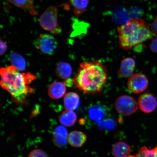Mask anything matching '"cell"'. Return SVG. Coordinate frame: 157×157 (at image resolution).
Returning a JSON list of instances; mask_svg holds the SVG:
<instances>
[{
  "label": "cell",
  "mask_w": 157,
  "mask_h": 157,
  "mask_svg": "<svg viewBox=\"0 0 157 157\" xmlns=\"http://www.w3.org/2000/svg\"><path fill=\"white\" fill-rule=\"evenodd\" d=\"M138 105L141 111L146 113L154 111L157 107V101L152 94L146 93L142 94L138 99Z\"/></svg>",
  "instance_id": "ba28073f"
},
{
  "label": "cell",
  "mask_w": 157,
  "mask_h": 157,
  "mask_svg": "<svg viewBox=\"0 0 157 157\" xmlns=\"http://www.w3.org/2000/svg\"><path fill=\"white\" fill-rule=\"evenodd\" d=\"M1 85L12 96L13 101L18 105L26 103L27 98L34 90L29 85L36 76L30 73H21L13 66L1 69Z\"/></svg>",
  "instance_id": "6da1fadb"
},
{
  "label": "cell",
  "mask_w": 157,
  "mask_h": 157,
  "mask_svg": "<svg viewBox=\"0 0 157 157\" xmlns=\"http://www.w3.org/2000/svg\"><path fill=\"white\" fill-rule=\"evenodd\" d=\"M85 120L83 119H80L79 121V123L80 125H83L84 124Z\"/></svg>",
  "instance_id": "4316f807"
},
{
  "label": "cell",
  "mask_w": 157,
  "mask_h": 157,
  "mask_svg": "<svg viewBox=\"0 0 157 157\" xmlns=\"http://www.w3.org/2000/svg\"><path fill=\"white\" fill-rule=\"evenodd\" d=\"M0 45H1V56L4 54L6 51L7 48V44L2 40H1L0 41Z\"/></svg>",
  "instance_id": "d4e9b609"
},
{
  "label": "cell",
  "mask_w": 157,
  "mask_h": 157,
  "mask_svg": "<svg viewBox=\"0 0 157 157\" xmlns=\"http://www.w3.org/2000/svg\"><path fill=\"white\" fill-rule=\"evenodd\" d=\"M135 68V62L133 59L127 58L121 62L118 75L121 78H128L132 75Z\"/></svg>",
  "instance_id": "30bf717a"
},
{
  "label": "cell",
  "mask_w": 157,
  "mask_h": 157,
  "mask_svg": "<svg viewBox=\"0 0 157 157\" xmlns=\"http://www.w3.org/2000/svg\"><path fill=\"white\" fill-rule=\"evenodd\" d=\"M17 7L28 11L32 15H38V12L35 7L32 0H6Z\"/></svg>",
  "instance_id": "5bb4252c"
},
{
  "label": "cell",
  "mask_w": 157,
  "mask_h": 157,
  "mask_svg": "<svg viewBox=\"0 0 157 157\" xmlns=\"http://www.w3.org/2000/svg\"><path fill=\"white\" fill-rule=\"evenodd\" d=\"M72 68L70 65L66 63L59 62L56 66V73L59 78L63 79L68 78L71 76Z\"/></svg>",
  "instance_id": "ac0fdd59"
},
{
  "label": "cell",
  "mask_w": 157,
  "mask_h": 157,
  "mask_svg": "<svg viewBox=\"0 0 157 157\" xmlns=\"http://www.w3.org/2000/svg\"><path fill=\"white\" fill-rule=\"evenodd\" d=\"M35 48L44 53L52 55L54 54L57 47L58 43L52 35L41 34L34 41Z\"/></svg>",
  "instance_id": "5b68a950"
},
{
  "label": "cell",
  "mask_w": 157,
  "mask_h": 157,
  "mask_svg": "<svg viewBox=\"0 0 157 157\" xmlns=\"http://www.w3.org/2000/svg\"><path fill=\"white\" fill-rule=\"evenodd\" d=\"M127 157H157V147L150 150L146 147H143L139 149L136 155Z\"/></svg>",
  "instance_id": "44dd1931"
},
{
  "label": "cell",
  "mask_w": 157,
  "mask_h": 157,
  "mask_svg": "<svg viewBox=\"0 0 157 157\" xmlns=\"http://www.w3.org/2000/svg\"><path fill=\"white\" fill-rule=\"evenodd\" d=\"M90 0H70V5L73 7L75 15L79 17L87 9L89 5Z\"/></svg>",
  "instance_id": "d6986e66"
},
{
  "label": "cell",
  "mask_w": 157,
  "mask_h": 157,
  "mask_svg": "<svg viewBox=\"0 0 157 157\" xmlns=\"http://www.w3.org/2000/svg\"><path fill=\"white\" fill-rule=\"evenodd\" d=\"M148 86V78L144 74H136L131 76L128 82V87L132 93L139 94L144 91Z\"/></svg>",
  "instance_id": "52a82bcc"
},
{
  "label": "cell",
  "mask_w": 157,
  "mask_h": 157,
  "mask_svg": "<svg viewBox=\"0 0 157 157\" xmlns=\"http://www.w3.org/2000/svg\"><path fill=\"white\" fill-rule=\"evenodd\" d=\"M117 32L119 44L125 50L150 40L154 36L146 21L141 19L127 21L119 27Z\"/></svg>",
  "instance_id": "3957f363"
},
{
  "label": "cell",
  "mask_w": 157,
  "mask_h": 157,
  "mask_svg": "<svg viewBox=\"0 0 157 157\" xmlns=\"http://www.w3.org/2000/svg\"><path fill=\"white\" fill-rule=\"evenodd\" d=\"M76 113L73 111L66 110L60 114L59 120L61 124L66 127L73 126L77 120Z\"/></svg>",
  "instance_id": "e0dca14e"
},
{
  "label": "cell",
  "mask_w": 157,
  "mask_h": 157,
  "mask_svg": "<svg viewBox=\"0 0 157 157\" xmlns=\"http://www.w3.org/2000/svg\"><path fill=\"white\" fill-rule=\"evenodd\" d=\"M79 96L76 93L70 92L64 98V105L66 110L73 111L77 109L80 105Z\"/></svg>",
  "instance_id": "9a60e30c"
},
{
  "label": "cell",
  "mask_w": 157,
  "mask_h": 157,
  "mask_svg": "<svg viewBox=\"0 0 157 157\" xmlns=\"http://www.w3.org/2000/svg\"><path fill=\"white\" fill-rule=\"evenodd\" d=\"M10 60L13 66L19 71H23L26 68V63L22 56L16 52H13L10 55Z\"/></svg>",
  "instance_id": "ffe728a7"
},
{
  "label": "cell",
  "mask_w": 157,
  "mask_h": 157,
  "mask_svg": "<svg viewBox=\"0 0 157 157\" xmlns=\"http://www.w3.org/2000/svg\"><path fill=\"white\" fill-rule=\"evenodd\" d=\"M150 48L152 52L157 53V38L153 39L150 44Z\"/></svg>",
  "instance_id": "cb8c5ba5"
},
{
  "label": "cell",
  "mask_w": 157,
  "mask_h": 157,
  "mask_svg": "<svg viewBox=\"0 0 157 157\" xmlns=\"http://www.w3.org/2000/svg\"><path fill=\"white\" fill-rule=\"evenodd\" d=\"M107 114V110L103 106L95 105L90 108L88 115L92 121L98 122L102 120Z\"/></svg>",
  "instance_id": "2e32d148"
},
{
  "label": "cell",
  "mask_w": 157,
  "mask_h": 157,
  "mask_svg": "<svg viewBox=\"0 0 157 157\" xmlns=\"http://www.w3.org/2000/svg\"><path fill=\"white\" fill-rule=\"evenodd\" d=\"M58 10L54 6L49 7L40 16L39 23L43 29L54 34L62 32V29L58 22Z\"/></svg>",
  "instance_id": "277c9868"
},
{
  "label": "cell",
  "mask_w": 157,
  "mask_h": 157,
  "mask_svg": "<svg viewBox=\"0 0 157 157\" xmlns=\"http://www.w3.org/2000/svg\"><path fill=\"white\" fill-rule=\"evenodd\" d=\"M151 31L154 34L157 35V16L155 18L152 23Z\"/></svg>",
  "instance_id": "484cf974"
},
{
  "label": "cell",
  "mask_w": 157,
  "mask_h": 157,
  "mask_svg": "<svg viewBox=\"0 0 157 157\" xmlns=\"http://www.w3.org/2000/svg\"><path fill=\"white\" fill-rule=\"evenodd\" d=\"M98 122L97 125L98 128L101 129L112 130L114 128L115 126V121L112 119H108L105 121L101 120Z\"/></svg>",
  "instance_id": "7402d4cb"
},
{
  "label": "cell",
  "mask_w": 157,
  "mask_h": 157,
  "mask_svg": "<svg viewBox=\"0 0 157 157\" xmlns=\"http://www.w3.org/2000/svg\"><path fill=\"white\" fill-rule=\"evenodd\" d=\"M28 157H48L46 153L40 149H35L29 153Z\"/></svg>",
  "instance_id": "603a6c76"
},
{
  "label": "cell",
  "mask_w": 157,
  "mask_h": 157,
  "mask_svg": "<svg viewBox=\"0 0 157 157\" xmlns=\"http://www.w3.org/2000/svg\"><path fill=\"white\" fill-rule=\"evenodd\" d=\"M107 80L106 68L99 61L82 63L73 80L75 86L87 94L99 93Z\"/></svg>",
  "instance_id": "7a4b0ae2"
},
{
  "label": "cell",
  "mask_w": 157,
  "mask_h": 157,
  "mask_svg": "<svg viewBox=\"0 0 157 157\" xmlns=\"http://www.w3.org/2000/svg\"><path fill=\"white\" fill-rule=\"evenodd\" d=\"M87 140L86 135L81 131H74L69 134L68 141L72 147H80L83 146Z\"/></svg>",
  "instance_id": "7c38bea8"
},
{
  "label": "cell",
  "mask_w": 157,
  "mask_h": 157,
  "mask_svg": "<svg viewBox=\"0 0 157 157\" xmlns=\"http://www.w3.org/2000/svg\"><path fill=\"white\" fill-rule=\"evenodd\" d=\"M115 107L117 112L120 114L129 116L136 111L138 104L133 97L124 95L117 98L115 102Z\"/></svg>",
  "instance_id": "8992f818"
},
{
  "label": "cell",
  "mask_w": 157,
  "mask_h": 157,
  "mask_svg": "<svg viewBox=\"0 0 157 157\" xmlns=\"http://www.w3.org/2000/svg\"><path fill=\"white\" fill-rule=\"evenodd\" d=\"M131 147L126 143L119 142L115 143L111 150V154L114 157H127L130 155Z\"/></svg>",
  "instance_id": "4fadbf2b"
},
{
  "label": "cell",
  "mask_w": 157,
  "mask_h": 157,
  "mask_svg": "<svg viewBox=\"0 0 157 157\" xmlns=\"http://www.w3.org/2000/svg\"><path fill=\"white\" fill-rule=\"evenodd\" d=\"M68 136L67 129L63 125H59L54 129L52 135V142L56 146L62 148L67 144Z\"/></svg>",
  "instance_id": "9c48e42d"
},
{
  "label": "cell",
  "mask_w": 157,
  "mask_h": 157,
  "mask_svg": "<svg viewBox=\"0 0 157 157\" xmlns=\"http://www.w3.org/2000/svg\"><path fill=\"white\" fill-rule=\"evenodd\" d=\"M66 92V84L64 82H53L48 89L49 96L54 99H60L64 95Z\"/></svg>",
  "instance_id": "8fae6325"
}]
</instances>
